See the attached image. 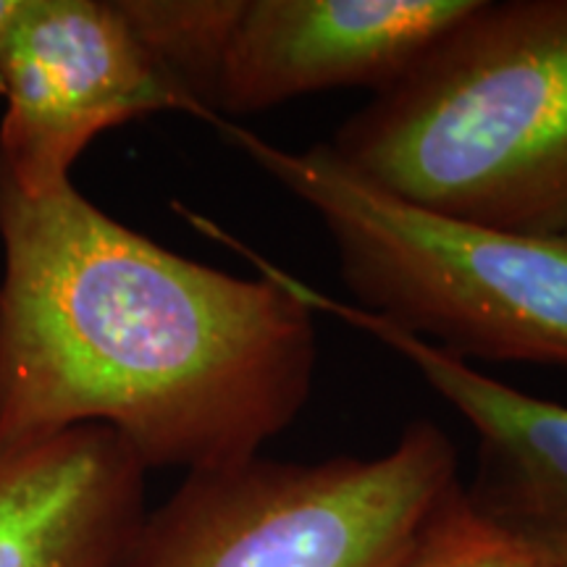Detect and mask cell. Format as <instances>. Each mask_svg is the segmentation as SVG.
Returning <instances> with one entry per match:
<instances>
[{"label": "cell", "instance_id": "cell-1", "mask_svg": "<svg viewBox=\"0 0 567 567\" xmlns=\"http://www.w3.org/2000/svg\"><path fill=\"white\" fill-rule=\"evenodd\" d=\"M0 439L105 425L153 467L260 455L313 389L316 313L142 237L66 182L0 174Z\"/></svg>", "mask_w": 567, "mask_h": 567}, {"label": "cell", "instance_id": "cell-2", "mask_svg": "<svg viewBox=\"0 0 567 567\" xmlns=\"http://www.w3.org/2000/svg\"><path fill=\"white\" fill-rule=\"evenodd\" d=\"M321 145L421 208L567 234V0H476Z\"/></svg>", "mask_w": 567, "mask_h": 567}, {"label": "cell", "instance_id": "cell-3", "mask_svg": "<svg viewBox=\"0 0 567 567\" xmlns=\"http://www.w3.org/2000/svg\"><path fill=\"white\" fill-rule=\"evenodd\" d=\"M213 126L316 213L360 310L465 363L567 368V234L460 221L371 187L323 145Z\"/></svg>", "mask_w": 567, "mask_h": 567}, {"label": "cell", "instance_id": "cell-4", "mask_svg": "<svg viewBox=\"0 0 567 567\" xmlns=\"http://www.w3.org/2000/svg\"><path fill=\"white\" fill-rule=\"evenodd\" d=\"M457 484L455 444L431 421L375 457L255 455L187 473L122 567H396Z\"/></svg>", "mask_w": 567, "mask_h": 567}, {"label": "cell", "instance_id": "cell-5", "mask_svg": "<svg viewBox=\"0 0 567 567\" xmlns=\"http://www.w3.org/2000/svg\"><path fill=\"white\" fill-rule=\"evenodd\" d=\"M0 174L21 193H51L97 134L155 113H216L147 59L116 0H24L0 32Z\"/></svg>", "mask_w": 567, "mask_h": 567}, {"label": "cell", "instance_id": "cell-6", "mask_svg": "<svg viewBox=\"0 0 567 567\" xmlns=\"http://www.w3.org/2000/svg\"><path fill=\"white\" fill-rule=\"evenodd\" d=\"M476 0H243L216 116H247L339 87L381 92Z\"/></svg>", "mask_w": 567, "mask_h": 567}, {"label": "cell", "instance_id": "cell-7", "mask_svg": "<svg viewBox=\"0 0 567 567\" xmlns=\"http://www.w3.org/2000/svg\"><path fill=\"white\" fill-rule=\"evenodd\" d=\"M313 313H326L405 358L478 436L476 484L467 488L496 520L567 563V405L530 396L465 360L405 334L358 305L318 292L255 250L245 252Z\"/></svg>", "mask_w": 567, "mask_h": 567}, {"label": "cell", "instance_id": "cell-8", "mask_svg": "<svg viewBox=\"0 0 567 567\" xmlns=\"http://www.w3.org/2000/svg\"><path fill=\"white\" fill-rule=\"evenodd\" d=\"M145 476L105 425L0 439V567H122Z\"/></svg>", "mask_w": 567, "mask_h": 567}, {"label": "cell", "instance_id": "cell-9", "mask_svg": "<svg viewBox=\"0 0 567 567\" xmlns=\"http://www.w3.org/2000/svg\"><path fill=\"white\" fill-rule=\"evenodd\" d=\"M116 6L155 69L216 113L213 95L243 0H116Z\"/></svg>", "mask_w": 567, "mask_h": 567}, {"label": "cell", "instance_id": "cell-10", "mask_svg": "<svg viewBox=\"0 0 567 567\" xmlns=\"http://www.w3.org/2000/svg\"><path fill=\"white\" fill-rule=\"evenodd\" d=\"M542 544L496 520L457 484L423 523L396 567H559Z\"/></svg>", "mask_w": 567, "mask_h": 567}, {"label": "cell", "instance_id": "cell-11", "mask_svg": "<svg viewBox=\"0 0 567 567\" xmlns=\"http://www.w3.org/2000/svg\"><path fill=\"white\" fill-rule=\"evenodd\" d=\"M21 3H24V0H0V32H3L6 27H9V21L13 17H17L19 9H21Z\"/></svg>", "mask_w": 567, "mask_h": 567}, {"label": "cell", "instance_id": "cell-12", "mask_svg": "<svg viewBox=\"0 0 567 567\" xmlns=\"http://www.w3.org/2000/svg\"><path fill=\"white\" fill-rule=\"evenodd\" d=\"M559 567H567V563H565V565H559Z\"/></svg>", "mask_w": 567, "mask_h": 567}]
</instances>
